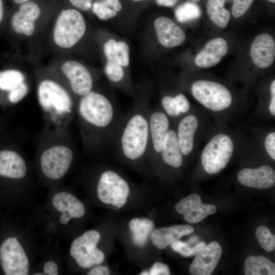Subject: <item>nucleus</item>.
I'll return each instance as SVG.
<instances>
[{
  "label": "nucleus",
  "mask_w": 275,
  "mask_h": 275,
  "mask_svg": "<svg viewBox=\"0 0 275 275\" xmlns=\"http://www.w3.org/2000/svg\"><path fill=\"white\" fill-rule=\"evenodd\" d=\"M76 116L87 151H98L111 143L122 117L119 108L108 97L93 90L79 99Z\"/></svg>",
  "instance_id": "f257e3e1"
},
{
  "label": "nucleus",
  "mask_w": 275,
  "mask_h": 275,
  "mask_svg": "<svg viewBox=\"0 0 275 275\" xmlns=\"http://www.w3.org/2000/svg\"><path fill=\"white\" fill-rule=\"evenodd\" d=\"M150 109L146 102L136 103L122 116L112 139L116 151L129 161L148 155Z\"/></svg>",
  "instance_id": "f03ea898"
},
{
  "label": "nucleus",
  "mask_w": 275,
  "mask_h": 275,
  "mask_svg": "<svg viewBox=\"0 0 275 275\" xmlns=\"http://www.w3.org/2000/svg\"><path fill=\"white\" fill-rule=\"evenodd\" d=\"M37 94L46 130H67L76 116L77 104L70 93L60 83L46 78L38 84Z\"/></svg>",
  "instance_id": "7ed1b4c3"
},
{
  "label": "nucleus",
  "mask_w": 275,
  "mask_h": 275,
  "mask_svg": "<svg viewBox=\"0 0 275 275\" xmlns=\"http://www.w3.org/2000/svg\"><path fill=\"white\" fill-rule=\"evenodd\" d=\"M46 130L45 138L38 150L39 166L46 178L56 180L63 178L69 170L74 149L67 130Z\"/></svg>",
  "instance_id": "20e7f679"
},
{
  "label": "nucleus",
  "mask_w": 275,
  "mask_h": 275,
  "mask_svg": "<svg viewBox=\"0 0 275 275\" xmlns=\"http://www.w3.org/2000/svg\"><path fill=\"white\" fill-rule=\"evenodd\" d=\"M86 29L85 20L79 12L71 9L64 10L56 21L53 40L61 48H71L84 36Z\"/></svg>",
  "instance_id": "39448f33"
},
{
  "label": "nucleus",
  "mask_w": 275,
  "mask_h": 275,
  "mask_svg": "<svg viewBox=\"0 0 275 275\" xmlns=\"http://www.w3.org/2000/svg\"><path fill=\"white\" fill-rule=\"evenodd\" d=\"M234 145L231 139L224 133L213 136L202 151L201 160L203 168L209 174L218 173L231 158Z\"/></svg>",
  "instance_id": "423d86ee"
},
{
  "label": "nucleus",
  "mask_w": 275,
  "mask_h": 275,
  "mask_svg": "<svg viewBox=\"0 0 275 275\" xmlns=\"http://www.w3.org/2000/svg\"><path fill=\"white\" fill-rule=\"evenodd\" d=\"M194 98L209 109L219 112L228 108L232 103L231 94L224 85L209 80H198L191 88Z\"/></svg>",
  "instance_id": "0eeeda50"
},
{
  "label": "nucleus",
  "mask_w": 275,
  "mask_h": 275,
  "mask_svg": "<svg viewBox=\"0 0 275 275\" xmlns=\"http://www.w3.org/2000/svg\"><path fill=\"white\" fill-rule=\"evenodd\" d=\"M100 239V235L98 232L89 230L72 242L70 255L81 267L88 268L100 264L104 261V253L96 246Z\"/></svg>",
  "instance_id": "6e6552de"
},
{
  "label": "nucleus",
  "mask_w": 275,
  "mask_h": 275,
  "mask_svg": "<svg viewBox=\"0 0 275 275\" xmlns=\"http://www.w3.org/2000/svg\"><path fill=\"white\" fill-rule=\"evenodd\" d=\"M129 190L127 182L116 172L107 170L101 174L97 193L102 203L121 208L126 203Z\"/></svg>",
  "instance_id": "1a4fd4ad"
},
{
  "label": "nucleus",
  "mask_w": 275,
  "mask_h": 275,
  "mask_svg": "<svg viewBox=\"0 0 275 275\" xmlns=\"http://www.w3.org/2000/svg\"><path fill=\"white\" fill-rule=\"evenodd\" d=\"M0 262L6 275H27L29 273L28 258L15 237L6 239L1 245Z\"/></svg>",
  "instance_id": "9d476101"
},
{
  "label": "nucleus",
  "mask_w": 275,
  "mask_h": 275,
  "mask_svg": "<svg viewBox=\"0 0 275 275\" xmlns=\"http://www.w3.org/2000/svg\"><path fill=\"white\" fill-rule=\"evenodd\" d=\"M61 71L75 95L81 97L92 90L93 77L81 63L74 61H66L62 64Z\"/></svg>",
  "instance_id": "9b49d317"
},
{
  "label": "nucleus",
  "mask_w": 275,
  "mask_h": 275,
  "mask_svg": "<svg viewBox=\"0 0 275 275\" xmlns=\"http://www.w3.org/2000/svg\"><path fill=\"white\" fill-rule=\"evenodd\" d=\"M170 125L166 114L158 109L150 108L148 155H160L163 141L170 129Z\"/></svg>",
  "instance_id": "f8f14e48"
},
{
  "label": "nucleus",
  "mask_w": 275,
  "mask_h": 275,
  "mask_svg": "<svg viewBox=\"0 0 275 275\" xmlns=\"http://www.w3.org/2000/svg\"><path fill=\"white\" fill-rule=\"evenodd\" d=\"M175 209L190 223H199L216 210L215 206L203 204L200 196L196 194L190 195L179 201L175 206Z\"/></svg>",
  "instance_id": "ddd939ff"
},
{
  "label": "nucleus",
  "mask_w": 275,
  "mask_h": 275,
  "mask_svg": "<svg viewBox=\"0 0 275 275\" xmlns=\"http://www.w3.org/2000/svg\"><path fill=\"white\" fill-rule=\"evenodd\" d=\"M220 244L212 241L206 245L196 255L190 265L189 271L193 275H210L215 269L222 255Z\"/></svg>",
  "instance_id": "4468645a"
},
{
  "label": "nucleus",
  "mask_w": 275,
  "mask_h": 275,
  "mask_svg": "<svg viewBox=\"0 0 275 275\" xmlns=\"http://www.w3.org/2000/svg\"><path fill=\"white\" fill-rule=\"evenodd\" d=\"M237 178L241 184L255 188H269L275 184L274 171L268 166L243 169L239 172Z\"/></svg>",
  "instance_id": "2eb2a0df"
},
{
  "label": "nucleus",
  "mask_w": 275,
  "mask_h": 275,
  "mask_svg": "<svg viewBox=\"0 0 275 275\" xmlns=\"http://www.w3.org/2000/svg\"><path fill=\"white\" fill-rule=\"evenodd\" d=\"M41 13L39 7L33 2H27L20 6L11 19V25L17 33L31 36L35 31V21Z\"/></svg>",
  "instance_id": "dca6fc26"
},
{
  "label": "nucleus",
  "mask_w": 275,
  "mask_h": 275,
  "mask_svg": "<svg viewBox=\"0 0 275 275\" xmlns=\"http://www.w3.org/2000/svg\"><path fill=\"white\" fill-rule=\"evenodd\" d=\"M250 54L252 61L258 67H269L275 58L274 39L268 34L259 35L252 44Z\"/></svg>",
  "instance_id": "f3484780"
},
{
  "label": "nucleus",
  "mask_w": 275,
  "mask_h": 275,
  "mask_svg": "<svg viewBox=\"0 0 275 275\" xmlns=\"http://www.w3.org/2000/svg\"><path fill=\"white\" fill-rule=\"evenodd\" d=\"M158 40L163 46L171 48L182 44L186 36L183 30L170 18L161 16L154 22Z\"/></svg>",
  "instance_id": "a211bd4d"
},
{
  "label": "nucleus",
  "mask_w": 275,
  "mask_h": 275,
  "mask_svg": "<svg viewBox=\"0 0 275 275\" xmlns=\"http://www.w3.org/2000/svg\"><path fill=\"white\" fill-rule=\"evenodd\" d=\"M27 173L22 156L13 150H0V176L14 179L23 178Z\"/></svg>",
  "instance_id": "6ab92c4d"
},
{
  "label": "nucleus",
  "mask_w": 275,
  "mask_h": 275,
  "mask_svg": "<svg viewBox=\"0 0 275 275\" xmlns=\"http://www.w3.org/2000/svg\"><path fill=\"white\" fill-rule=\"evenodd\" d=\"M226 41L222 38L210 40L196 56V64L201 68H209L217 64L228 51Z\"/></svg>",
  "instance_id": "aec40b11"
},
{
  "label": "nucleus",
  "mask_w": 275,
  "mask_h": 275,
  "mask_svg": "<svg viewBox=\"0 0 275 275\" xmlns=\"http://www.w3.org/2000/svg\"><path fill=\"white\" fill-rule=\"evenodd\" d=\"M194 231V229L190 225H174L155 230L151 233V239L158 249L163 250L181 237L190 234Z\"/></svg>",
  "instance_id": "412c9836"
},
{
  "label": "nucleus",
  "mask_w": 275,
  "mask_h": 275,
  "mask_svg": "<svg viewBox=\"0 0 275 275\" xmlns=\"http://www.w3.org/2000/svg\"><path fill=\"white\" fill-rule=\"evenodd\" d=\"M198 124L197 117L193 115L184 117L178 123L176 133L183 155L189 154L193 150Z\"/></svg>",
  "instance_id": "4be33fe9"
},
{
  "label": "nucleus",
  "mask_w": 275,
  "mask_h": 275,
  "mask_svg": "<svg viewBox=\"0 0 275 275\" xmlns=\"http://www.w3.org/2000/svg\"><path fill=\"white\" fill-rule=\"evenodd\" d=\"M52 203L58 211L67 213L71 218H80L85 213L82 203L70 193L61 191L53 197Z\"/></svg>",
  "instance_id": "5701e85b"
},
{
  "label": "nucleus",
  "mask_w": 275,
  "mask_h": 275,
  "mask_svg": "<svg viewBox=\"0 0 275 275\" xmlns=\"http://www.w3.org/2000/svg\"><path fill=\"white\" fill-rule=\"evenodd\" d=\"M164 162L173 167L178 168L182 164V153L176 132L169 129L163 141L160 154Z\"/></svg>",
  "instance_id": "b1692460"
},
{
  "label": "nucleus",
  "mask_w": 275,
  "mask_h": 275,
  "mask_svg": "<svg viewBox=\"0 0 275 275\" xmlns=\"http://www.w3.org/2000/svg\"><path fill=\"white\" fill-rule=\"evenodd\" d=\"M244 272L246 275H274L275 265L263 256H250L245 260Z\"/></svg>",
  "instance_id": "393cba45"
},
{
  "label": "nucleus",
  "mask_w": 275,
  "mask_h": 275,
  "mask_svg": "<svg viewBox=\"0 0 275 275\" xmlns=\"http://www.w3.org/2000/svg\"><path fill=\"white\" fill-rule=\"evenodd\" d=\"M129 226L133 243L142 247L146 244L153 229L154 224L148 218H134L130 221Z\"/></svg>",
  "instance_id": "a878e982"
},
{
  "label": "nucleus",
  "mask_w": 275,
  "mask_h": 275,
  "mask_svg": "<svg viewBox=\"0 0 275 275\" xmlns=\"http://www.w3.org/2000/svg\"><path fill=\"white\" fill-rule=\"evenodd\" d=\"M226 0H208L207 12L210 19L217 26L225 28L230 20V13L225 9Z\"/></svg>",
  "instance_id": "bb28decb"
},
{
  "label": "nucleus",
  "mask_w": 275,
  "mask_h": 275,
  "mask_svg": "<svg viewBox=\"0 0 275 275\" xmlns=\"http://www.w3.org/2000/svg\"><path fill=\"white\" fill-rule=\"evenodd\" d=\"M25 82V77L20 71L10 69L0 72V89L10 92Z\"/></svg>",
  "instance_id": "cd10ccee"
},
{
  "label": "nucleus",
  "mask_w": 275,
  "mask_h": 275,
  "mask_svg": "<svg viewBox=\"0 0 275 275\" xmlns=\"http://www.w3.org/2000/svg\"><path fill=\"white\" fill-rule=\"evenodd\" d=\"M201 15V9L198 5L190 2L183 3L177 7L175 11L177 20L181 23L197 19Z\"/></svg>",
  "instance_id": "c85d7f7f"
},
{
  "label": "nucleus",
  "mask_w": 275,
  "mask_h": 275,
  "mask_svg": "<svg viewBox=\"0 0 275 275\" xmlns=\"http://www.w3.org/2000/svg\"><path fill=\"white\" fill-rule=\"evenodd\" d=\"M256 236L260 246L267 252H271L275 248V236L265 226H259Z\"/></svg>",
  "instance_id": "c756f323"
},
{
  "label": "nucleus",
  "mask_w": 275,
  "mask_h": 275,
  "mask_svg": "<svg viewBox=\"0 0 275 275\" xmlns=\"http://www.w3.org/2000/svg\"><path fill=\"white\" fill-rule=\"evenodd\" d=\"M172 248L176 252L179 253L184 257H189L195 256L205 245L204 242H200L194 246H191L190 244L180 240H176L171 244Z\"/></svg>",
  "instance_id": "7c9ffc66"
},
{
  "label": "nucleus",
  "mask_w": 275,
  "mask_h": 275,
  "mask_svg": "<svg viewBox=\"0 0 275 275\" xmlns=\"http://www.w3.org/2000/svg\"><path fill=\"white\" fill-rule=\"evenodd\" d=\"M104 72L107 78L113 82H119L124 77V70L117 59L107 60Z\"/></svg>",
  "instance_id": "2f4dec72"
},
{
  "label": "nucleus",
  "mask_w": 275,
  "mask_h": 275,
  "mask_svg": "<svg viewBox=\"0 0 275 275\" xmlns=\"http://www.w3.org/2000/svg\"><path fill=\"white\" fill-rule=\"evenodd\" d=\"M92 9L95 15L101 20H107L117 15V12L112 10L103 0L95 2Z\"/></svg>",
  "instance_id": "473e14b6"
},
{
  "label": "nucleus",
  "mask_w": 275,
  "mask_h": 275,
  "mask_svg": "<svg viewBox=\"0 0 275 275\" xmlns=\"http://www.w3.org/2000/svg\"><path fill=\"white\" fill-rule=\"evenodd\" d=\"M116 57L118 62L123 67H127L129 64V49L126 43L124 41L117 42Z\"/></svg>",
  "instance_id": "72a5a7b5"
},
{
  "label": "nucleus",
  "mask_w": 275,
  "mask_h": 275,
  "mask_svg": "<svg viewBox=\"0 0 275 275\" xmlns=\"http://www.w3.org/2000/svg\"><path fill=\"white\" fill-rule=\"evenodd\" d=\"M29 90L28 85L24 82L8 93V99L12 104L21 101L28 94Z\"/></svg>",
  "instance_id": "f704fd0d"
},
{
  "label": "nucleus",
  "mask_w": 275,
  "mask_h": 275,
  "mask_svg": "<svg viewBox=\"0 0 275 275\" xmlns=\"http://www.w3.org/2000/svg\"><path fill=\"white\" fill-rule=\"evenodd\" d=\"M161 104L167 116L174 118L180 115L177 108L174 97L169 95L163 97L161 100Z\"/></svg>",
  "instance_id": "c9c22d12"
},
{
  "label": "nucleus",
  "mask_w": 275,
  "mask_h": 275,
  "mask_svg": "<svg viewBox=\"0 0 275 275\" xmlns=\"http://www.w3.org/2000/svg\"><path fill=\"white\" fill-rule=\"evenodd\" d=\"M254 0H233L232 7L233 16L237 18L242 16L249 9Z\"/></svg>",
  "instance_id": "e433bc0d"
},
{
  "label": "nucleus",
  "mask_w": 275,
  "mask_h": 275,
  "mask_svg": "<svg viewBox=\"0 0 275 275\" xmlns=\"http://www.w3.org/2000/svg\"><path fill=\"white\" fill-rule=\"evenodd\" d=\"M177 108L181 114L187 113L190 109V103L183 94H179L174 97Z\"/></svg>",
  "instance_id": "4c0bfd02"
},
{
  "label": "nucleus",
  "mask_w": 275,
  "mask_h": 275,
  "mask_svg": "<svg viewBox=\"0 0 275 275\" xmlns=\"http://www.w3.org/2000/svg\"><path fill=\"white\" fill-rule=\"evenodd\" d=\"M265 147L270 156L275 160V132L269 133L265 140Z\"/></svg>",
  "instance_id": "58836bf2"
},
{
  "label": "nucleus",
  "mask_w": 275,
  "mask_h": 275,
  "mask_svg": "<svg viewBox=\"0 0 275 275\" xmlns=\"http://www.w3.org/2000/svg\"><path fill=\"white\" fill-rule=\"evenodd\" d=\"M116 45L117 42L113 39L108 40L104 45V52L107 60L116 59Z\"/></svg>",
  "instance_id": "ea45409f"
},
{
  "label": "nucleus",
  "mask_w": 275,
  "mask_h": 275,
  "mask_svg": "<svg viewBox=\"0 0 275 275\" xmlns=\"http://www.w3.org/2000/svg\"><path fill=\"white\" fill-rule=\"evenodd\" d=\"M150 275H169L170 271L167 265L160 262L155 263L150 269Z\"/></svg>",
  "instance_id": "a19ab883"
},
{
  "label": "nucleus",
  "mask_w": 275,
  "mask_h": 275,
  "mask_svg": "<svg viewBox=\"0 0 275 275\" xmlns=\"http://www.w3.org/2000/svg\"><path fill=\"white\" fill-rule=\"evenodd\" d=\"M43 274L46 275H58L59 271L57 264L52 261L46 262L43 266Z\"/></svg>",
  "instance_id": "79ce46f5"
},
{
  "label": "nucleus",
  "mask_w": 275,
  "mask_h": 275,
  "mask_svg": "<svg viewBox=\"0 0 275 275\" xmlns=\"http://www.w3.org/2000/svg\"><path fill=\"white\" fill-rule=\"evenodd\" d=\"M75 7L83 11L89 10L92 6V0H69Z\"/></svg>",
  "instance_id": "37998d69"
},
{
  "label": "nucleus",
  "mask_w": 275,
  "mask_h": 275,
  "mask_svg": "<svg viewBox=\"0 0 275 275\" xmlns=\"http://www.w3.org/2000/svg\"><path fill=\"white\" fill-rule=\"evenodd\" d=\"M109 270L107 266L97 265L90 270L88 275H108Z\"/></svg>",
  "instance_id": "c03bdc74"
},
{
  "label": "nucleus",
  "mask_w": 275,
  "mask_h": 275,
  "mask_svg": "<svg viewBox=\"0 0 275 275\" xmlns=\"http://www.w3.org/2000/svg\"><path fill=\"white\" fill-rule=\"evenodd\" d=\"M271 93V101L269 104V110L270 113L275 116V80H273L270 87Z\"/></svg>",
  "instance_id": "a18cd8bd"
},
{
  "label": "nucleus",
  "mask_w": 275,
  "mask_h": 275,
  "mask_svg": "<svg viewBox=\"0 0 275 275\" xmlns=\"http://www.w3.org/2000/svg\"><path fill=\"white\" fill-rule=\"evenodd\" d=\"M103 1L116 12H119L122 8L119 0H103Z\"/></svg>",
  "instance_id": "49530a36"
},
{
  "label": "nucleus",
  "mask_w": 275,
  "mask_h": 275,
  "mask_svg": "<svg viewBox=\"0 0 275 275\" xmlns=\"http://www.w3.org/2000/svg\"><path fill=\"white\" fill-rule=\"evenodd\" d=\"M156 3L160 6L165 7H172L175 5L176 0H155Z\"/></svg>",
  "instance_id": "de8ad7c7"
},
{
  "label": "nucleus",
  "mask_w": 275,
  "mask_h": 275,
  "mask_svg": "<svg viewBox=\"0 0 275 275\" xmlns=\"http://www.w3.org/2000/svg\"><path fill=\"white\" fill-rule=\"evenodd\" d=\"M72 218L66 213H62L60 217V222L63 225H66Z\"/></svg>",
  "instance_id": "09e8293b"
},
{
  "label": "nucleus",
  "mask_w": 275,
  "mask_h": 275,
  "mask_svg": "<svg viewBox=\"0 0 275 275\" xmlns=\"http://www.w3.org/2000/svg\"><path fill=\"white\" fill-rule=\"evenodd\" d=\"M3 14H4L3 4L2 1L0 0V23H1L3 20Z\"/></svg>",
  "instance_id": "8fccbe9b"
},
{
  "label": "nucleus",
  "mask_w": 275,
  "mask_h": 275,
  "mask_svg": "<svg viewBox=\"0 0 275 275\" xmlns=\"http://www.w3.org/2000/svg\"><path fill=\"white\" fill-rule=\"evenodd\" d=\"M16 4H22L27 2H29V0H13Z\"/></svg>",
  "instance_id": "3c124183"
},
{
  "label": "nucleus",
  "mask_w": 275,
  "mask_h": 275,
  "mask_svg": "<svg viewBox=\"0 0 275 275\" xmlns=\"http://www.w3.org/2000/svg\"><path fill=\"white\" fill-rule=\"evenodd\" d=\"M140 274L148 275V274H149V271L145 270V271H142Z\"/></svg>",
  "instance_id": "603ef678"
},
{
  "label": "nucleus",
  "mask_w": 275,
  "mask_h": 275,
  "mask_svg": "<svg viewBox=\"0 0 275 275\" xmlns=\"http://www.w3.org/2000/svg\"><path fill=\"white\" fill-rule=\"evenodd\" d=\"M34 275H42V274H44L43 273H34Z\"/></svg>",
  "instance_id": "864d4df0"
},
{
  "label": "nucleus",
  "mask_w": 275,
  "mask_h": 275,
  "mask_svg": "<svg viewBox=\"0 0 275 275\" xmlns=\"http://www.w3.org/2000/svg\"><path fill=\"white\" fill-rule=\"evenodd\" d=\"M267 1L270 2H271V3H274L275 2V0H267Z\"/></svg>",
  "instance_id": "5fc2aeb1"
},
{
  "label": "nucleus",
  "mask_w": 275,
  "mask_h": 275,
  "mask_svg": "<svg viewBox=\"0 0 275 275\" xmlns=\"http://www.w3.org/2000/svg\"><path fill=\"white\" fill-rule=\"evenodd\" d=\"M193 2H199L200 1V0H192Z\"/></svg>",
  "instance_id": "6e6d98bb"
},
{
  "label": "nucleus",
  "mask_w": 275,
  "mask_h": 275,
  "mask_svg": "<svg viewBox=\"0 0 275 275\" xmlns=\"http://www.w3.org/2000/svg\"><path fill=\"white\" fill-rule=\"evenodd\" d=\"M132 1H143V0H132Z\"/></svg>",
  "instance_id": "4d7b16f0"
},
{
  "label": "nucleus",
  "mask_w": 275,
  "mask_h": 275,
  "mask_svg": "<svg viewBox=\"0 0 275 275\" xmlns=\"http://www.w3.org/2000/svg\"><path fill=\"white\" fill-rule=\"evenodd\" d=\"M176 1H177V0H176Z\"/></svg>",
  "instance_id": "13d9d810"
}]
</instances>
